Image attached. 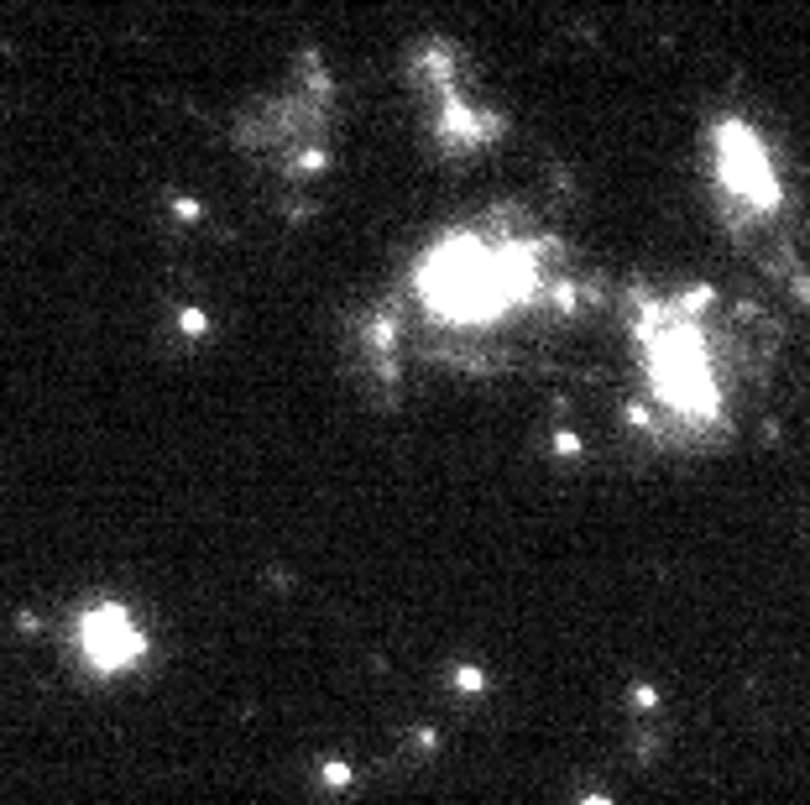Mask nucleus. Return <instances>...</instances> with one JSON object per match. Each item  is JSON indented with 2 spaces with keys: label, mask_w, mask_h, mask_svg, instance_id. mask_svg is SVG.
I'll return each instance as SVG.
<instances>
[{
  "label": "nucleus",
  "mask_w": 810,
  "mask_h": 805,
  "mask_svg": "<svg viewBox=\"0 0 810 805\" xmlns=\"http://www.w3.org/2000/svg\"><path fill=\"white\" fill-rule=\"evenodd\" d=\"M554 298L570 304V288L554 283V246L539 230L460 225L439 236L413 272V304L429 325L455 335H481Z\"/></svg>",
  "instance_id": "obj_1"
},
{
  "label": "nucleus",
  "mask_w": 810,
  "mask_h": 805,
  "mask_svg": "<svg viewBox=\"0 0 810 805\" xmlns=\"http://www.w3.org/2000/svg\"><path fill=\"white\" fill-rule=\"evenodd\" d=\"M711 304V288H690L638 314L648 403L680 429H711L722 419V372H716V345L706 335Z\"/></svg>",
  "instance_id": "obj_2"
},
{
  "label": "nucleus",
  "mask_w": 810,
  "mask_h": 805,
  "mask_svg": "<svg viewBox=\"0 0 810 805\" xmlns=\"http://www.w3.org/2000/svg\"><path fill=\"white\" fill-rule=\"evenodd\" d=\"M711 163H716V183L722 194L737 199L748 215H774L779 210V173H774V157L763 147V136L737 121V115H722L711 131Z\"/></svg>",
  "instance_id": "obj_3"
},
{
  "label": "nucleus",
  "mask_w": 810,
  "mask_h": 805,
  "mask_svg": "<svg viewBox=\"0 0 810 805\" xmlns=\"http://www.w3.org/2000/svg\"><path fill=\"white\" fill-rule=\"evenodd\" d=\"M79 659L95 675H126L147 659V633L136 628V617L115 602H100L79 617Z\"/></svg>",
  "instance_id": "obj_4"
}]
</instances>
